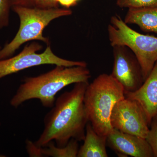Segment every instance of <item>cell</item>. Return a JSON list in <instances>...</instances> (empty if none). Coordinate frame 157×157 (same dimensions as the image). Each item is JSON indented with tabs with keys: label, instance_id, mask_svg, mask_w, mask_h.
Instances as JSON below:
<instances>
[{
	"label": "cell",
	"instance_id": "e0dca14e",
	"mask_svg": "<svg viewBox=\"0 0 157 157\" xmlns=\"http://www.w3.org/2000/svg\"><path fill=\"white\" fill-rule=\"evenodd\" d=\"M27 152L30 157H43L41 153V147L36 145L35 142L27 140L26 141Z\"/></svg>",
	"mask_w": 157,
	"mask_h": 157
},
{
	"label": "cell",
	"instance_id": "2e32d148",
	"mask_svg": "<svg viewBox=\"0 0 157 157\" xmlns=\"http://www.w3.org/2000/svg\"><path fill=\"white\" fill-rule=\"evenodd\" d=\"M152 151L153 157H157V119L154 118L145 138Z\"/></svg>",
	"mask_w": 157,
	"mask_h": 157
},
{
	"label": "cell",
	"instance_id": "30bf717a",
	"mask_svg": "<svg viewBox=\"0 0 157 157\" xmlns=\"http://www.w3.org/2000/svg\"><path fill=\"white\" fill-rule=\"evenodd\" d=\"M125 97L139 104L150 126L152 121L157 115V61L140 87L135 91L125 93Z\"/></svg>",
	"mask_w": 157,
	"mask_h": 157
},
{
	"label": "cell",
	"instance_id": "52a82bcc",
	"mask_svg": "<svg viewBox=\"0 0 157 157\" xmlns=\"http://www.w3.org/2000/svg\"><path fill=\"white\" fill-rule=\"evenodd\" d=\"M110 123L113 128L145 139L149 131V124L143 109L136 101L127 98L114 105Z\"/></svg>",
	"mask_w": 157,
	"mask_h": 157
},
{
	"label": "cell",
	"instance_id": "8992f818",
	"mask_svg": "<svg viewBox=\"0 0 157 157\" xmlns=\"http://www.w3.org/2000/svg\"><path fill=\"white\" fill-rule=\"evenodd\" d=\"M42 46L37 42L27 45L17 55L0 60V79L5 76L25 69L43 65H54L66 67H87L84 61H73L62 58L55 54L50 45L42 53H38Z\"/></svg>",
	"mask_w": 157,
	"mask_h": 157
},
{
	"label": "cell",
	"instance_id": "ffe728a7",
	"mask_svg": "<svg viewBox=\"0 0 157 157\" xmlns=\"http://www.w3.org/2000/svg\"><path fill=\"white\" fill-rule=\"evenodd\" d=\"M80 0H57L59 5L64 7V8L70 9L72 6L76 5Z\"/></svg>",
	"mask_w": 157,
	"mask_h": 157
},
{
	"label": "cell",
	"instance_id": "ac0fdd59",
	"mask_svg": "<svg viewBox=\"0 0 157 157\" xmlns=\"http://www.w3.org/2000/svg\"><path fill=\"white\" fill-rule=\"evenodd\" d=\"M57 0H36L35 6L41 9L58 8Z\"/></svg>",
	"mask_w": 157,
	"mask_h": 157
},
{
	"label": "cell",
	"instance_id": "7402d4cb",
	"mask_svg": "<svg viewBox=\"0 0 157 157\" xmlns=\"http://www.w3.org/2000/svg\"><path fill=\"white\" fill-rule=\"evenodd\" d=\"M1 48H2V47H1V46H0V49H1Z\"/></svg>",
	"mask_w": 157,
	"mask_h": 157
},
{
	"label": "cell",
	"instance_id": "8fae6325",
	"mask_svg": "<svg viewBox=\"0 0 157 157\" xmlns=\"http://www.w3.org/2000/svg\"><path fill=\"white\" fill-rule=\"evenodd\" d=\"M138 26L142 31L157 34V6L128 9L124 20Z\"/></svg>",
	"mask_w": 157,
	"mask_h": 157
},
{
	"label": "cell",
	"instance_id": "ba28073f",
	"mask_svg": "<svg viewBox=\"0 0 157 157\" xmlns=\"http://www.w3.org/2000/svg\"><path fill=\"white\" fill-rule=\"evenodd\" d=\"M112 47L113 64L110 75L121 85L125 93L137 90L144 81L137 58L126 46L115 45Z\"/></svg>",
	"mask_w": 157,
	"mask_h": 157
},
{
	"label": "cell",
	"instance_id": "4fadbf2b",
	"mask_svg": "<svg viewBox=\"0 0 157 157\" xmlns=\"http://www.w3.org/2000/svg\"><path fill=\"white\" fill-rule=\"evenodd\" d=\"M78 141L71 139L67 144L63 147H59L52 141L45 146L41 147L43 157H76L79 149Z\"/></svg>",
	"mask_w": 157,
	"mask_h": 157
},
{
	"label": "cell",
	"instance_id": "277c9868",
	"mask_svg": "<svg viewBox=\"0 0 157 157\" xmlns=\"http://www.w3.org/2000/svg\"><path fill=\"white\" fill-rule=\"evenodd\" d=\"M11 9L19 17V29L11 42L0 49V60L11 57L21 45L30 41L38 40L49 45V39L43 35L44 29L54 20L73 13L71 9L59 7L41 9L14 6Z\"/></svg>",
	"mask_w": 157,
	"mask_h": 157
},
{
	"label": "cell",
	"instance_id": "7a4b0ae2",
	"mask_svg": "<svg viewBox=\"0 0 157 157\" xmlns=\"http://www.w3.org/2000/svg\"><path fill=\"white\" fill-rule=\"evenodd\" d=\"M56 66L47 73L25 78L11 98V106L17 108L25 101L38 99L43 107L52 108L56 96L63 89L73 83L89 82L91 77L87 67Z\"/></svg>",
	"mask_w": 157,
	"mask_h": 157
},
{
	"label": "cell",
	"instance_id": "cb8c5ba5",
	"mask_svg": "<svg viewBox=\"0 0 157 157\" xmlns=\"http://www.w3.org/2000/svg\"><path fill=\"white\" fill-rule=\"evenodd\" d=\"M0 126H1V123H0Z\"/></svg>",
	"mask_w": 157,
	"mask_h": 157
},
{
	"label": "cell",
	"instance_id": "603a6c76",
	"mask_svg": "<svg viewBox=\"0 0 157 157\" xmlns=\"http://www.w3.org/2000/svg\"><path fill=\"white\" fill-rule=\"evenodd\" d=\"M0 157H3L2 156H0Z\"/></svg>",
	"mask_w": 157,
	"mask_h": 157
},
{
	"label": "cell",
	"instance_id": "6da1fadb",
	"mask_svg": "<svg viewBox=\"0 0 157 157\" xmlns=\"http://www.w3.org/2000/svg\"><path fill=\"white\" fill-rule=\"evenodd\" d=\"M89 82L75 83L72 90L58 97L44 119V129L35 142L44 147L54 141L56 146L63 147L71 139L83 141L86 127L89 122L83 98Z\"/></svg>",
	"mask_w": 157,
	"mask_h": 157
},
{
	"label": "cell",
	"instance_id": "9a60e30c",
	"mask_svg": "<svg viewBox=\"0 0 157 157\" xmlns=\"http://www.w3.org/2000/svg\"><path fill=\"white\" fill-rule=\"evenodd\" d=\"M11 0H0V30L9 25Z\"/></svg>",
	"mask_w": 157,
	"mask_h": 157
},
{
	"label": "cell",
	"instance_id": "d6986e66",
	"mask_svg": "<svg viewBox=\"0 0 157 157\" xmlns=\"http://www.w3.org/2000/svg\"><path fill=\"white\" fill-rule=\"evenodd\" d=\"M36 0H11L12 6H21L33 7L35 6Z\"/></svg>",
	"mask_w": 157,
	"mask_h": 157
},
{
	"label": "cell",
	"instance_id": "3957f363",
	"mask_svg": "<svg viewBox=\"0 0 157 157\" xmlns=\"http://www.w3.org/2000/svg\"><path fill=\"white\" fill-rule=\"evenodd\" d=\"M125 98L123 87L110 74H100L88 85L83 102L89 122L98 134L107 136L111 132L113 108Z\"/></svg>",
	"mask_w": 157,
	"mask_h": 157
},
{
	"label": "cell",
	"instance_id": "7c38bea8",
	"mask_svg": "<svg viewBox=\"0 0 157 157\" xmlns=\"http://www.w3.org/2000/svg\"><path fill=\"white\" fill-rule=\"evenodd\" d=\"M83 144L78 149L77 157H107L106 150L107 136H102L95 131L89 122L86 127Z\"/></svg>",
	"mask_w": 157,
	"mask_h": 157
},
{
	"label": "cell",
	"instance_id": "44dd1931",
	"mask_svg": "<svg viewBox=\"0 0 157 157\" xmlns=\"http://www.w3.org/2000/svg\"><path fill=\"white\" fill-rule=\"evenodd\" d=\"M154 118H155V119H157V115Z\"/></svg>",
	"mask_w": 157,
	"mask_h": 157
},
{
	"label": "cell",
	"instance_id": "5bb4252c",
	"mask_svg": "<svg viewBox=\"0 0 157 157\" xmlns=\"http://www.w3.org/2000/svg\"><path fill=\"white\" fill-rule=\"evenodd\" d=\"M116 5L121 9H134L157 6V0H117Z\"/></svg>",
	"mask_w": 157,
	"mask_h": 157
},
{
	"label": "cell",
	"instance_id": "9c48e42d",
	"mask_svg": "<svg viewBox=\"0 0 157 157\" xmlns=\"http://www.w3.org/2000/svg\"><path fill=\"white\" fill-rule=\"evenodd\" d=\"M107 144L118 155L134 157H153L145 138L113 128L107 136Z\"/></svg>",
	"mask_w": 157,
	"mask_h": 157
},
{
	"label": "cell",
	"instance_id": "5b68a950",
	"mask_svg": "<svg viewBox=\"0 0 157 157\" xmlns=\"http://www.w3.org/2000/svg\"><path fill=\"white\" fill-rule=\"evenodd\" d=\"M107 28L110 45H123L137 58L145 80L157 61V37L144 35L131 28L118 15L112 16Z\"/></svg>",
	"mask_w": 157,
	"mask_h": 157
}]
</instances>
